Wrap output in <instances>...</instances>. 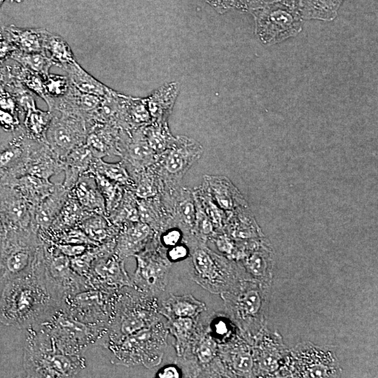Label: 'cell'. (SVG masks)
<instances>
[{"label":"cell","mask_w":378,"mask_h":378,"mask_svg":"<svg viewBox=\"0 0 378 378\" xmlns=\"http://www.w3.org/2000/svg\"><path fill=\"white\" fill-rule=\"evenodd\" d=\"M48 286L36 259L32 269L4 286L0 298V322L18 328H27L62 304Z\"/></svg>","instance_id":"cell-1"},{"label":"cell","mask_w":378,"mask_h":378,"mask_svg":"<svg viewBox=\"0 0 378 378\" xmlns=\"http://www.w3.org/2000/svg\"><path fill=\"white\" fill-rule=\"evenodd\" d=\"M31 326L42 331L58 351L67 354L81 355L99 335L98 326L78 321L62 304Z\"/></svg>","instance_id":"cell-2"},{"label":"cell","mask_w":378,"mask_h":378,"mask_svg":"<svg viewBox=\"0 0 378 378\" xmlns=\"http://www.w3.org/2000/svg\"><path fill=\"white\" fill-rule=\"evenodd\" d=\"M41 241L33 228L7 230L0 238V283L28 273L35 263Z\"/></svg>","instance_id":"cell-3"},{"label":"cell","mask_w":378,"mask_h":378,"mask_svg":"<svg viewBox=\"0 0 378 378\" xmlns=\"http://www.w3.org/2000/svg\"><path fill=\"white\" fill-rule=\"evenodd\" d=\"M254 18L255 33L262 44L270 46L298 35L302 19L294 6L277 1L250 12Z\"/></svg>","instance_id":"cell-4"},{"label":"cell","mask_w":378,"mask_h":378,"mask_svg":"<svg viewBox=\"0 0 378 378\" xmlns=\"http://www.w3.org/2000/svg\"><path fill=\"white\" fill-rule=\"evenodd\" d=\"M23 365L27 377H74L86 366L81 355L24 345Z\"/></svg>","instance_id":"cell-5"},{"label":"cell","mask_w":378,"mask_h":378,"mask_svg":"<svg viewBox=\"0 0 378 378\" xmlns=\"http://www.w3.org/2000/svg\"><path fill=\"white\" fill-rule=\"evenodd\" d=\"M203 147L197 141L185 136H178L169 149L159 155L157 173L160 176L162 188L167 187L170 192L177 188L186 173L201 158Z\"/></svg>","instance_id":"cell-6"},{"label":"cell","mask_w":378,"mask_h":378,"mask_svg":"<svg viewBox=\"0 0 378 378\" xmlns=\"http://www.w3.org/2000/svg\"><path fill=\"white\" fill-rule=\"evenodd\" d=\"M52 117L46 134V141L62 161L74 148L85 144L88 129L80 116L50 111Z\"/></svg>","instance_id":"cell-7"},{"label":"cell","mask_w":378,"mask_h":378,"mask_svg":"<svg viewBox=\"0 0 378 378\" xmlns=\"http://www.w3.org/2000/svg\"><path fill=\"white\" fill-rule=\"evenodd\" d=\"M29 138L23 128L0 144V186H11L26 174V158Z\"/></svg>","instance_id":"cell-8"},{"label":"cell","mask_w":378,"mask_h":378,"mask_svg":"<svg viewBox=\"0 0 378 378\" xmlns=\"http://www.w3.org/2000/svg\"><path fill=\"white\" fill-rule=\"evenodd\" d=\"M33 211L34 207L17 189L0 186V219L7 230L33 228Z\"/></svg>","instance_id":"cell-9"},{"label":"cell","mask_w":378,"mask_h":378,"mask_svg":"<svg viewBox=\"0 0 378 378\" xmlns=\"http://www.w3.org/2000/svg\"><path fill=\"white\" fill-rule=\"evenodd\" d=\"M63 172V162L46 141L29 138L26 158V174L50 180Z\"/></svg>","instance_id":"cell-10"},{"label":"cell","mask_w":378,"mask_h":378,"mask_svg":"<svg viewBox=\"0 0 378 378\" xmlns=\"http://www.w3.org/2000/svg\"><path fill=\"white\" fill-rule=\"evenodd\" d=\"M69 195V190L62 183H55L51 193L34 208L32 225L38 234L49 229L67 200Z\"/></svg>","instance_id":"cell-11"},{"label":"cell","mask_w":378,"mask_h":378,"mask_svg":"<svg viewBox=\"0 0 378 378\" xmlns=\"http://www.w3.org/2000/svg\"><path fill=\"white\" fill-rule=\"evenodd\" d=\"M121 129L113 125L99 122L88 127L85 144L94 158L120 156L118 144Z\"/></svg>","instance_id":"cell-12"},{"label":"cell","mask_w":378,"mask_h":378,"mask_svg":"<svg viewBox=\"0 0 378 378\" xmlns=\"http://www.w3.org/2000/svg\"><path fill=\"white\" fill-rule=\"evenodd\" d=\"M46 31L43 28H21L10 24L1 27L0 36L20 51L46 54L43 47Z\"/></svg>","instance_id":"cell-13"},{"label":"cell","mask_w":378,"mask_h":378,"mask_svg":"<svg viewBox=\"0 0 378 378\" xmlns=\"http://www.w3.org/2000/svg\"><path fill=\"white\" fill-rule=\"evenodd\" d=\"M69 193L86 211L106 216L104 200L92 174L80 176Z\"/></svg>","instance_id":"cell-14"},{"label":"cell","mask_w":378,"mask_h":378,"mask_svg":"<svg viewBox=\"0 0 378 378\" xmlns=\"http://www.w3.org/2000/svg\"><path fill=\"white\" fill-rule=\"evenodd\" d=\"M178 91L177 83H169L160 86L146 98L152 122H167Z\"/></svg>","instance_id":"cell-15"},{"label":"cell","mask_w":378,"mask_h":378,"mask_svg":"<svg viewBox=\"0 0 378 378\" xmlns=\"http://www.w3.org/2000/svg\"><path fill=\"white\" fill-rule=\"evenodd\" d=\"M94 157L86 144L73 148L63 160L62 185L71 190L80 176L89 172Z\"/></svg>","instance_id":"cell-16"},{"label":"cell","mask_w":378,"mask_h":378,"mask_svg":"<svg viewBox=\"0 0 378 378\" xmlns=\"http://www.w3.org/2000/svg\"><path fill=\"white\" fill-rule=\"evenodd\" d=\"M149 232L148 224L140 220L125 225L115 245L117 256L123 258L132 255L140 248Z\"/></svg>","instance_id":"cell-17"},{"label":"cell","mask_w":378,"mask_h":378,"mask_svg":"<svg viewBox=\"0 0 378 378\" xmlns=\"http://www.w3.org/2000/svg\"><path fill=\"white\" fill-rule=\"evenodd\" d=\"M10 186L17 189L34 208L51 193L55 183L48 179L25 174L16 178Z\"/></svg>","instance_id":"cell-18"},{"label":"cell","mask_w":378,"mask_h":378,"mask_svg":"<svg viewBox=\"0 0 378 378\" xmlns=\"http://www.w3.org/2000/svg\"><path fill=\"white\" fill-rule=\"evenodd\" d=\"M62 68L66 72L70 83L82 92L103 98L112 90L87 72L76 61Z\"/></svg>","instance_id":"cell-19"},{"label":"cell","mask_w":378,"mask_h":378,"mask_svg":"<svg viewBox=\"0 0 378 378\" xmlns=\"http://www.w3.org/2000/svg\"><path fill=\"white\" fill-rule=\"evenodd\" d=\"M344 0H297L296 8L303 20L332 21Z\"/></svg>","instance_id":"cell-20"},{"label":"cell","mask_w":378,"mask_h":378,"mask_svg":"<svg viewBox=\"0 0 378 378\" xmlns=\"http://www.w3.org/2000/svg\"><path fill=\"white\" fill-rule=\"evenodd\" d=\"M91 214L92 213L83 209L69 193V197L59 214L46 232H57L79 227L81 223Z\"/></svg>","instance_id":"cell-21"},{"label":"cell","mask_w":378,"mask_h":378,"mask_svg":"<svg viewBox=\"0 0 378 378\" xmlns=\"http://www.w3.org/2000/svg\"><path fill=\"white\" fill-rule=\"evenodd\" d=\"M88 173L101 174L124 188L132 191L135 187V182L122 160L110 163L104 161L102 158H94Z\"/></svg>","instance_id":"cell-22"},{"label":"cell","mask_w":378,"mask_h":378,"mask_svg":"<svg viewBox=\"0 0 378 378\" xmlns=\"http://www.w3.org/2000/svg\"><path fill=\"white\" fill-rule=\"evenodd\" d=\"M96 244L113 240L116 234L115 227L106 216L92 213L79 226Z\"/></svg>","instance_id":"cell-23"},{"label":"cell","mask_w":378,"mask_h":378,"mask_svg":"<svg viewBox=\"0 0 378 378\" xmlns=\"http://www.w3.org/2000/svg\"><path fill=\"white\" fill-rule=\"evenodd\" d=\"M202 187L219 206L226 209L234 206L236 190L223 177L204 175Z\"/></svg>","instance_id":"cell-24"},{"label":"cell","mask_w":378,"mask_h":378,"mask_svg":"<svg viewBox=\"0 0 378 378\" xmlns=\"http://www.w3.org/2000/svg\"><path fill=\"white\" fill-rule=\"evenodd\" d=\"M24 115L22 125L25 134L30 139L46 141V132L52 117V113L36 107L28 110Z\"/></svg>","instance_id":"cell-25"},{"label":"cell","mask_w":378,"mask_h":378,"mask_svg":"<svg viewBox=\"0 0 378 378\" xmlns=\"http://www.w3.org/2000/svg\"><path fill=\"white\" fill-rule=\"evenodd\" d=\"M43 47L55 65L62 67L64 65L76 62L73 52L67 42L59 35L46 31Z\"/></svg>","instance_id":"cell-26"},{"label":"cell","mask_w":378,"mask_h":378,"mask_svg":"<svg viewBox=\"0 0 378 378\" xmlns=\"http://www.w3.org/2000/svg\"><path fill=\"white\" fill-rule=\"evenodd\" d=\"M142 130L149 146L158 156L169 149L175 139L167 122H151L143 126Z\"/></svg>","instance_id":"cell-27"},{"label":"cell","mask_w":378,"mask_h":378,"mask_svg":"<svg viewBox=\"0 0 378 378\" xmlns=\"http://www.w3.org/2000/svg\"><path fill=\"white\" fill-rule=\"evenodd\" d=\"M10 59L37 73L43 78L48 76L50 67L55 65L51 58L43 52H24L15 50L11 53Z\"/></svg>","instance_id":"cell-28"},{"label":"cell","mask_w":378,"mask_h":378,"mask_svg":"<svg viewBox=\"0 0 378 378\" xmlns=\"http://www.w3.org/2000/svg\"><path fill=\"white\" fill-rule=\"evenodd\" d=\"M97 188L105 202L106 215L111 213L119 204L123 196L125 188L104 176L94 174Z\"/></svg>","instance_id":"cell-29"},{"label":"cell","mask_w":378,"mask_h":378,"mask_svg":"<svg viewBox=\"0 0 378 378\" xmlns=\"http://www.w3.org/2000/svg\"><path fill=\"white\" fill-rule=\"evenodd\" d=\"M176 212L181 220L190 227L195 226L196 206L193 192L189 188H177L174 191Z\"/></svg>","instance_id":"cell-30"},{"label":"cell","mask_w":378,"mask_h":378,"mask_svg":"<svg viewBox=\"0 0 378 378\" xmlns=\"http://www.w3.org/2000/svg\"><path fill=\"white\" fill-rule=\"evenodd\" d=\"M9 68L13 77L45 101L46 94L43 88V78L41 76L17 62L16 64L9 65Z\"/></svg>","instance_id":"cell-31"},{"label":"cell","mask_w":378,"mask_h":378,"mask_svg":"<svg viewBox=\"0 0 378 378\" xmlns=\"http://www.w3.org/2000/svg\"><path fill=\"white\" fill-rule=\"evenodd\" d=\"M174 314L180 318H190L200 312L204 305L190 295L175 297L170 300Z\"/></svg>","instance_id":"cell-32"},{"label":"cell","mask_w":378,"mask_h":378,"mask_svg":"<svg viewBox=\"0 0 378 378\" xmlns=\"http://www.w3.org/2000/svg\"><path fill=\"white\" fill-rule=\"evenodd\" d=\"M71 83L67 77L62 75L50 74L43 78V88L46 99H56L64 96L69 90Z\"/></svg>","instance_id":"cell-33"},{"label":"cell","mask_w":378,"mask_h":378,"mask_svg":"<svg viewBox=\"0 0 378 378\" xmlns=\"http://www.w3.org/2000/svg\"><path fill=\"white\" fill-rule=\"evenodd\" d=\"M193 262L200 274L209 278L214 276V264L206 251L202 248L195 250L193 254Z\"/></svg>","instance_id":"cell-34"},{"label":"cell","mask_w":378,"mask_h":378,"mask_svg":"<svg viewBox=\"0 0 378 378\" xmlns=\"http://www.w3.org/2000/svg\"><path fill=\"white\" fill-rule=\"evenodd\" d=\"M0 126L8 132H15L22 127L20 115L0 108Z\"/></svg>","instance_id":"cell-35"},{"label":"cell","mask_w":378,"mask_h":378,"mask_svg":"<svg viewBox=\"0 0 378 378\" xmlns=\"http://www.w3.org/2000/svg\"><path fill=\"white\" fill-rule=\"evenodd\" d=\"M53 244L62 253L69 258L81 255L85 253L90 246H92L86 244Z\"/></svg>","instance_id":"cell-36"},{"label":"cell","mask_w":378,"mask_h":378,"mask_svg":"<svg viewBox=\"0 0 378 378\" xmlns=\"http://www.w3.org/2000/svg\"><path fill=\"white\" fill-rule=\"evenodd\" d=\"M237 10L243 12H251L266 5L280 0H236Z\"/></svg>","instance_id":"cell-37"},{"label":"cell","mask_w":378,"mask_h":378,"mask_svg":"<svg viewBox=\"0 0 378 378\" xmlns=\"http://www.w3.org/2000/svg\"><path fill=\"white\" fill-rule=\"evenodd\" d=\"M244 307L248 314H255L258 312L261 301L258 293L251 290L246 293L243 300Z\"/></svg>","instance_id":"cell-38"},{"label":"cell","mask_w":378,"mask_h":378,"mask_svg":"<svg viewBox=\"0 0 378 378\" xmlns=\"http://www.w3.org/2000/svg\"><path fill=\"white\" fill-rule=\"evenodd\" d=\"M216 12L223 14L231 9L237 10L236 0H205Z\"/></svg>","instance_id":"cell-39"},{"label":"cell","mask_w":378,"mask_h":378,"mask_svg":"<svg viewBox=\"0 0 378 378\" xmlns=\"http://www.w3.org/2000/svg\"><path fill=\"white\" fill-rule=\"evenodd\" d=\"M181 238V231L176 228H172L162 234L161 241L164 246L170 248L179 244Z\"/></svg>","instance_id":"cell-40"},{"label":"cell","mask_w":378,"mask_h":378,"mask_svg":"<svg viewBox=\"0 0 378 378\" xmlns=\"http://www.w3.org/2000/svg\"><path fill=\"white\" fill-rule=\"evenodd\" d=\"M188 254V247L186 245L179 243L169 248L167 256L172 261H178L186 258Z\"/></svg>","instance_id":"cell-41"},{"label":"cell","mask_w":378,"mask_h":378,"mask_svg":"<svg viewBox=\"0 0 378 378\" xmlns=\"http://www.w3.org/2000/svg\"><path fill=\"white\" fill-rule=\"evenodd\" d=\"M251 272L255 275H262L265 270V260L258 254L252 255L248 260Z\"/></svg>","instance_id":"cell-42"},{"label":"cell","mask_w":378,"mask_h":378,"mask_svg":"<svg viewBox=\"0 0 378 378\" xmlns=\"http://www.w3.org/2000/svg\"><path fill=\"white\" fill-rule=\"evenodd\" d=\"M15 50L17 49L11 43L0 36V62H5Z\"/></svg>","instance_id":"cell-43"},{"label":"cell","mask_w":378,"mask_h":378,"mask_svg":"<svg viewBox=\"0 0 378 378\" xmlns=\"http://www.w3.org/2000/svg\"><path fill=\"white\" fill-rule=\"evenodd\" d=\"M252 366V360L248 355H239L234 360V367L241 372H248Z\"/></svg>","instance_id":"cell-44"},{"label":"cell","mask_w":378,"mask_h":378,"mask_svg":"<svg viewBox=\"0 0 378 378\" xmlns=\"http://www.w3.org/2000/svg\"><path fill=\"white\" fill-rule=\"evenodd\" d=\"M157 377L160 378H176L180 377L179 371L174 366H166L160 370Z\"/></svg>","instance_id":"cell-45"},{"label":"cell","mask_w":378,"mask_h":378,"mask_svg":"<svg viewBox=\"0 0 378 378\" xmlns=\"http://www.w3.org/2000/svg\"><path fill=\"white\" fill-rule=\"evenodd\" d=\"M213 350L206 343L202 344L199 350V357L202 362L209 361L212 357Z\"/></svg>","instance_id":"cell-46"},{"label":"cell","mask_w":378,"mask_h":378,"mask_svg":"<svg viewBox=\"0 0 378 378\" xmlns=\"http://www.w3.org/2000/svg\"><path fill=\"white\" fill-rule=\"evenodd\" d=\"M264 364H265V368L269 370H274V369H276L277 367L276 361L274 360L272 358H270V357L265 359Z\"/></svg>","instance_id":"cell-47"},{"label":"cell","mask_w":378,"mask_h":378,"mask_svg":"<svg viewBox=\"0 0 378 378\" xmlns=\"http://www.w3.org/2000/svg\"><path fill=\"white\" fill-rule=\"evenodd\" d=\"M6 232H7V230L0 219V238L3 237L4 235H5Z\"/></svg>","instance_id":"cell-48"},{"label":"cell","mask_w":378,"mask_h":378,"mask_svg":"<svg viewBox=\"0 0 378 378\" xmlns=\"http://www.w3.org/2000/svg\"><path fill=\"white\" fill-rule=\"evenodd\" d=\"M280 1L296 8L297 0H280Z\"/></svg>","instance_id":"cell-49"},{"label":"cell","mask_w":378,"mask_h":378,"mask_svg":"<svg viewBox=\"0 0 378 378\" xmlns=\"http://www.w3.org/2000/svg\"><path fill=\"white\" fill-rule=\"evenodd\" d=\"M10 2L21 3L23 0H9Z\"/></svg>","instance_id":"cell-50"},{"label":"cell","mask_w":378,"mask_h":378,"mask_svg":"<svg viewBox=\"0 0 378 378\" xmlns=\"http://www.w3.org/2000/svg\"><path fill=\"white\" fill-rule=\"evenodd\" d=\"M6 0H0V7L1 6V5L4 4V2Z\"/></svg>","instance_id":"cell-51"}]
</instances>
